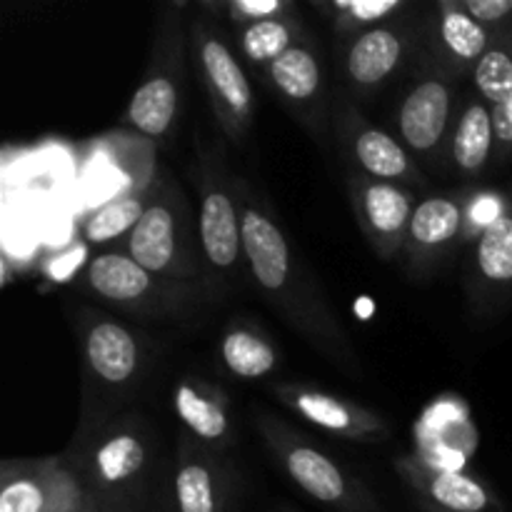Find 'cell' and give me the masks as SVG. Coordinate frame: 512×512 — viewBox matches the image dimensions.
Here are the masks:
<instances>
[{"mask_svg":"<svg viewBox=\"0 0 512 512\" xmlns=\"http://www.w3.org/2000/svg\"><path fill=\"white\" fill-rule=\"evenodd\" d=\"M125 250L140 268L158 280H188L195 275L190 255L188 208L175 183H155L150 188L148 208L128 238Z\"/></svg>","mask_w":512,"mask_h":512,"instance_id":"5","label":"cell"},{"mask_svg":"<svg viewBox=\"0 0 512 512\" xmlns=\"http://www.w3.org/2000/svg\"><path fill=\"white\" fill-rule=\"evenodd\" d=\"M85 285L98 298L130 310H148L163 305L160 280L140 268L123 250L95 255L85 268Z\"/></svg>","mask_w":512,"mask_h":512,"instance_id":"14","label":"cell"},{"mask_svg":"<svg viewBox=\"0 0 512 512\" xmlns=\"http://www.w3.org/2000/svg\"><path fill=\"white\" fill-rule=\"evenodd\" d=\"M238 203L243 215L245 270L258 293L330 363L350 375L363 373L348 333L320 285L295 255L283 225L248 190L243 195L238 190Z\"/></svg>","mask_w":512,"mask_h":512,"instance_id":"1","label":"cell"},{"mask_svg":"<svg viewBox=\"0 0 512 512\" xmlns=\"http://www.w3.org/2000/svg\"><path fill=\"white\" fill-rule=\"evenodd\" d=\"M418 505H420V512H445V510L433 508V505H428V503H420V500H418Z\"/></svg>","mask_w":512,"mask_h":512,"instance_id":"31","label":"cell"},{"mask_svg":"<svg viewBox=\"0 0 512 512\" xmlns=\"http://www.w3.org/2000/svg\"><path fill=\"white\" fill-rule=\"evenodd\" d=\"M345 140L355 163L365 170V175L383 183H418L420 173L410 158L408 148L385 130L373 128L358 118L355 108H348L345 118Z\"/></svg>","mask_w":512,"mask_h":512,"instance_id":"18","label":"cell"},{"mask_svg":"<svg viewBox=\"0 0 512 512\" xmlns=\"http://www.w3.org/2000/svg\"><path fill=\"white\" fill-rule=\"evenodd\" d=\"M475 268L490 288L512 285V208L503 210V215L480 233Z\"/></svg>","mask_w":512,"mask_h":512,"instance_id":"26","label":"cell"},{"mask_svg":"<svg viewBox=\"0 0 512 512\" xmlns=\"http://www.w3.org/2000/svg\"><path fill=\"white\" fill-rule=\"evenodd\" d=\"M220 360L235 378L260 380L278 368V350L258 330L233 325L220 340Z\"/></svg>","mask_w":512,"mask_h":512,"instance_id":"25","label":"cell"},{"mask_svg":"<svg viewBox=\"0 0 512 512\" xmlns=\"http://www.w3.org/2000/svg\"><path fill=\"white\" fill-rule=\"evenodd\" d=\"M173 408L195 443L220 453L233 440L228 398L220 388L203 378H183L175 383Z\"/></svg>","mask_w":512,"mask_h":512,"instance_id":"15","label":"cell"},{"mask_svg":"<svg viewBox=\"0 0 512 512\" xmlns=\"http://www.w3.org/2000/svg\"><path fill=\"white\" fill-rule=\"evenodd\" d=\"M63 460L98 512H143L163 473L158 435L135 413L83 430Z\"/></svg>","mask_w":512,"mask_h":512,"instance_id":"2","label":"cell"},{"mask_svg":"<svg viewBox=\"0 0 512 512\" xmlns=\"http://www.w3.org/2000/svg\"><path fill=\"white\" fill-rule=\"evenodd\" d=\"M275 512H295V510L293 508H278Z\"/></svg>","mask_w":512,"mask_h":512,"instance_id":"32","label":"cell"},{"mask_svg":"<svg viewBox=\"0 0 512 512\" xmlns=\"http://www.w3.org/2000/svg\"><path fill=\"white\" fill-rule=\"evenodd\" d=\"M298 33L300 23L295 18H290V15L245 25L238 33L240 53L245 55L248 63L265 65V68H268L273 60H278L285 50L293 48V45L298 43V40H295Z\"/></svg>","mask_w":512,"mask_h":512,"instance_id":"27","label":"cell"},{"mask_svg":"<svg viewBox=\"0 0 512 512\" xmlns=\"http://www.w3.org/2000/svg\"><path fill=\"white\" fill-rule=\"evenodd\" d=\"M223 10L228 20L245 28V25L263 23L270 18H285L293 13V5L285 0H228L223 3Z\"/></svg>","mask_w":512,"mask_h":512,"instance_id":"29","label":"cell"},{"mask_svg":"<svg viewBox=\"0 0 512 512\" xmlns=\"http://www.w3.org/2000/svg\"><path fill=\"white\" fill-rule=\"evenodd\" d=\"M195 65L208 93L210 108L233 143H243L253 125V88L223 35L213 25L195 20L190 28Z\"/></svg>","mask_w":512,"mask_h":512,"instance_id":"6","label":"cell"},{"mask_svg":"<svg viewBox=\"0 0 512 512\" xmlns=\"http://www.w3.org/2000/svg\"><path fill=\"white\" fill-rule=\"evenodd\" d=\"M460 3L470 18L493 33L495 30L500 33V25L510 23L512 18V0H460Z\"/></svg>","mask_w":512,"mask_h":512,"instance_id":"30","label":"cell"},{"mask_svg":"<svg viewBox=\"0 0 512 512\" xmlns=\"http://www.w3.org/2000/svg\"><path fill=\"white\" fill-rule=\"evenodd\" d=\"M83 355V430L113 418L118 400L143 373L140 338L120 320L83 310L78 315Z\"/></svg>","mask_w":512,"mask_h":512,"instance_id":"3","label":"cell"},{"mask_svg":"<svg viewBox=\"0 0 512 512\" xmlns=\"http://www.w3.org/2000/svg\"><path fill=\"white\" fill-rule=\"evenodd\" d=\"M328 13H333V20L338 28L345 30H363L383 25V20H390L405 10L403 0H333L325 5Z\"/></svg>","mask_w":512,"mask_h":512,"instance_id":"28","label":"cell"},{"mask_svg":"<svg viewBox=\"0 0 512 512\" xmlns=\"http://www.w3.org/2000/svg\"><path fill=\"white\" fill-rule=\"evenodd\" d=\"M198 245L203 250L205 268L213 278L233 280L243 258V215H240L238 195L228 190L218 173L205 170L200 183V215H198Z\"/></svg>","mask_w":512,"mask_h":512,"instance_id":"9","label":"cell"},{"mask_svg":"<svg viewBox=\"0 0 512 512\" xmlns=\"http://www.w3.org/2000/svg\"><path fill=\"white\" fill-rule=\"evenodd\" d=\"M408 50V33L400 25L383 23L355 33L345 45L343 68L360 93L380 88L400 68Z\"/></svg>","mask_w":512,"mask_h":512,"instance_id":"16","label":"cell"},{"mask_svg":"<svg viewBox=\"0 0 512 512\" xmlns=\"http://www.w3.org/2000/svg\"><path fill=\"white\" fill-rule=\"evenodd\" d=\"M150 188L133 185L130 190L113 195L105 203H100L93 213L88 215L83 225V235L90 245H108L118 238H128L130 230L138 225L148 208Z\"/></svg>","mask_w":512,"mask_h":512,"instance_id":"23","label":"cell"},{"mask_svg":"<svg viewBox=\"0 0 512 512\" xmlns=\"http://www.w3.org/2000/svg\"><path fill=\"white\" fill-rule=\"evenodd\" d=\"M275 395L295 415L340 438L355 440V443H378L390 435L385 418L338 395L303 388V385H280L275 388Z\"/></svg>","mask_w":512,"mask_h":512,"instance_id":"12","label":"cell"},{"mask_svg":"<svg viewBox=\"0 0 512 512\" xmlns=\"http://www.w3.org/2000/svg\"><path fill=\"white\" fill-rule=\"evenodd\" d=\"M0 512H98L63 458L20 460L0 470Z\"/></svg>","mask_w":512,"mask_h":512,"instance_id":"7","label":"cell"},{"mask_svg":"<svg viewBox=\"0 0 512 512\" xmlns=\"http://www.w3.org/2000/svg\"><path fill=\"white\" fill-rule=\"evenodd\" d=\"M268 75L275 90L288 103L310 105L323 90V70H320L318 55L308 43H295L285 50L278 60L268 65Z\"/></svg>","mask_w":512,"mask_h":512,"instance_id":"22","label":"cell"},{"mask_svg":"<svg viewBox=\"0 0 512 512\" xmlns=\"http://www.w3.org/2000/svg\"><path fill=\"white\" fill-rule=\"evenodd\" d=\"M473 85L493 110L498 160L512 158V25L495 33L493 45L473 68Z\"/></svg>","mask_w":512,"mask_h":512,"instance_id":"19","label":"cell"},{"mask_svg":"<svg viewBox=\"0 0 512 512\" xmlns=\"http://www.w3.org/2000/svg\"><path fill=\"white\" fill-rule=\"evenodd\" d=\"M350 200L360 230L383 260H393L405 250L410 220H413V195L398 183H383L368 175H350Z\"/></svg>","mask_w":512,"mask_h":512,"instance_id":"10","label":"cell"},{"mask_svg":"<svg viewBox=\"0 0 512 512\" xmlns=\"http://www.w3.org/2000/svg\"><path fill=\"white\" fill-rule=\"evenodd\" d=\"M255 425L285 475L315 503L335 512H385L363 480L350 475L293 428L270 413H255Z\"/></svg>","mask_w":512,"mask_h":512,"instance_id":"4","label":"cell"},{"mask_svg":"<svg viewBox=\"0 0 512 512\" xmlns=\"http://www.w3.org/2000/svg\"><path fill=\"white\" fill-rule=\"evenodd\" d=\"M395 470L420 503L445 512H490L500 510L495 495L483 480L455 468H433L420 458H398Z\"/></svg>","mask_w":512,"mask_h":512,"instance_id":"13","label":"cell"},{"mask_svg":"<svg viewBox=\"0 0 512 512\" xmlns=\"http://www.w3.org/2000/svg\"><path fill=\"white\" fill-rule=\"evenodd\" d=\"M493 40V30L470 18L460 0L440 3V43H443V48L448 50L455 63L475 68L485 58Z\"/></svg>","mask_w":512,"mask_h":512,"instance_id":"24","label":"cell"},{"mask_svg":"<svg viewBox=\"0 0 512 512\" xmlns=\"http://www.w3.org/2000/svg\"><path fill=\"white\" fill-rule=\"evenodd\" d=\"M178 110V68H170L163 58V63L155 60L150 65L145 80L130 98L123 123L133 128L135 133L145 135V138L163 140L173 130L175 120H178Z\"/></svg>","mask_w":512,"mask_h":512,"instance_id":"20","label":"cell"},{"mask_svg":"<svg viewBox=\"0 0 512 512\" xmlns=\"http://www.w3.org/2000/svg\"><path fill=\"white\" fill-rule=\"evenodd\" d=\"M170 498L175 512H233V473L220 453L185 440L170 470Z\"/></svg>","mask_w":512,"mask_h":512,"instance_id":"11","label":"cell"},{"mask_svg":"<svg viewBox=\"0 0 512 512\" xmlns=\"http://www.w3.org/2000/svg\"><path fill=\"white\" fill-rule=\"evenodd\" d=\"M498 153L493 110L480 95H470L458 108L453 135H450V158L465 175H478L488 168L490 158Z\"/></svg>","mask_w":512,"mask_h":512,"instance_id":"21","label":"cell"},{"mask_svg":"<svg viewBox=\"0 0 512 512\" xmlns=\"http://www.w3.org/2000/svg\"><path fill=\"white\" fill-rule=\"evenodd\" d=\"M465 223V205L453 195H430L415 205L410 220L405 253L410 258V268L423 273L433 263H438L450 243L460 235Z\"/></svg>","mask_w":512,"mask_h":512,"instance_id":"17","label":"cell"},{"mask_svg":"<svg viewBox=\"0 0 512 512\" xmlns=\"http://www.w3.org/2000/svg\"><path fill=\"white\" fill-rule=\"evenodd\" d=\"M455 85L440 70L420 75L398 110L400 143L415 158L435 160L453 135Z\"/></svg>","mask_w":512,"mask_h":512,"instance_id":"8","label":"cell"}]
</instances>
